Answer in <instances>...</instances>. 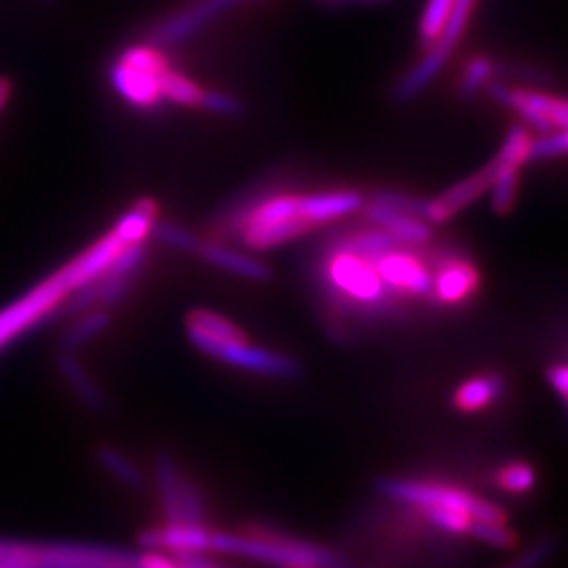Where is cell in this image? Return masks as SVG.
Returning <instances> with one entry per match:
<instances>
[{
	"mask_svg": "<svg viewBox=\"0 0 568 568\" xmlns=\"http://www.w3.org/2000/svg\"><path fill=\"white\" fill-rule=\"evenodd\" d=\"M366 194L354 187L314 192L262 190L225 211L215 227L251 251H272L295 243L316 227L337 224L365 209Z\"/></svg>",
	"mask_w": 568,
	"mask_h": 568,
	"instance_id": "6da1fadb",
	"label": "cell"
},
{
	"mask_svg": "<svg viewBox=\"0 0 568 568\" xmlns=\"http://www.w3.org/2000/svg\"><path fill=\"white\" fill-rule=\"evenodd\" d=\"M126 246L129 244L112 230L84 248L72 262L21 295L20 300L0 310V347L51 316L74 291L100 278Z\"/></svg>",
	"mask_w": 568,
	"mask_h": 568,
	"instance_id": "7a4b0ae2",
	"label": "cell"
},
{
	"mask_svg": "<svg viewBox=\"0 0 568 568\" xmlns=\"http://www.w3.org/2000/svg\"><path fill=\"white\" fill-rule=\"evenodd\" d=\"M379 493L415 509L427 525L457 537L476 539L485 523H506L508 514L497 504L445 480L429 478H384Z\"/></svg>",
	"mask_w": 568,
	"mask_h": 568,
	"instance_id": "3957f363",
	"label": "cell"
},
{
	"mask_svg": "<svg viewBox=\"0 0 568 568\" xmlns=\"http://www.w3.org/2000/svg\"><path fill=\"white\" fill-rule=\"evenodd\" d=\"M211 551L239 556L276 568L344 567V560L337 551L305 541L302 537L265 527L211 530Z\"/></svg>",
	"mask_w": 568,
	"mask_h": 568,
	"instance_id": "277c9868",
	"label": "cell"
},
{
	"mask_svg": "<svg viewBox=\"0 0 568 568\" xmlns=\"http://www.w3.org/2000/svg\"><path fill=\"white\" fill-rule=\"evenodd\" d=\"M0 565L13 568H140V556L100 546L0 539Z\"/></svg>",
	"mask_w": 568,
	"mask_h": 568,
	"instance_id": "5b68a950",
	"label": "cell"
},
{
	"mask_svg": "<svg viewBox=\"0 0 568 568\" xmlns=\"http://www.w3.org/2000/svg\"><path fill=\"white\" fill-rule=\"evenodd\" d=\"M478 0H455L447 21L426 49V55L410 65L405 74L398 79L394 87V100L398 103L413 102L417 95H422L432 82L438 79V74L445 70L453 51L459 47V42L466 34L467 26L476 11Z\"/></svg>",
	"mask_w": 568,
	"mask_h": 568,
	"instance_id": "8992f818",
	"label": "cell"
},
{
	"mask_svg": "<svg viewBox=\"0 0 568 568\" xmlns=\"http://www.w3.org/2000/svg\"><path fill=\"white\" fill-rule=\"evenodd\" d=\"M169 68L156 44H135L112 65L110 81L124 102L150 110L163 102L161 81Z\"/></svg>",
	"mask_w": 568,
	"mask_h": 568,
	"instance_id": "52a82bcc",
	"label": "cell"
},
{
	"mask_svg": "<svg viewBox=\"0 0 568 568\" xmlns=\"http://www.w3.org/2000/svg\"><path fill=\"white\" fill-rule=\"evenodd\" d=\"M487 93L501 108L514 112L527 129H535L544 135L568 129V98L506 84L501 79L490 82Z\"/></svg>",
	"mask_w": 568,
	"mask_h": 568,
	"instance_id": "ba28073f",
	"label": "cell"
},
{
	"mask_svg": "<svg viewBox=\"0 0 568 568\" xmlns=\"http://www.w3.org/2000/svg\"><path fill=\"white\" fill-rule=\"evenodd\" d=\"M483 286L476 262L457 244L438 243V262L434 272L436 312H459L471 304Z\"/></svg>",
	"mask_w": 568,
	"mask_h": 568,
	"instance_id": "9c48e42d",
	"label": "cell"
},
{
	"mask_svg": "<svg viewBox=\"0 0 568 568\" xmlns=\"http://www.w3.org/2000/svg\"><path fill=\"white\" fill-rule=\"evenodd\" d=\"M532 138L525 124H514L493 159V183H490V206L497 215H508L516 204L523 169L530 163Z\"/></svg>",
	"mask_w": 568,
	"mask_h": 568,
	"instance_id": "30bf717a",
	"label": "cell"
},
{
	"mask_svg": "<svg viewBox=\"0 0 568 568\" xmlns=\"http://www.w3.org/2000/svg\"><path fill=\"white\" fill-rule=\"evenodd\" d=\"M156 480L163 495L166 525H206L204 523L203 499L192 480H187L182 469L166 455L156 459Z\"/></svg>",
	"mask_w": 568,
	"mask_h": 568,
	"instance_id": "8fae6325",
	"label": "cell"
},
{
	"mask_svg": "<svg viewBox=\"0 0 568 568\" xmlns=\"http://www.w3.org/2000/svg\"><path fill=\"white\" fill-rule=\"evenodd\" d=\"M239 2L241 0H190L180 11L156 23V28L152 30V42L159 47L187 41Z\"/></svg>",
	"mask_w": 568,
	"mask_h": 568,
	"instance_id": "7c38bea8",
	"label": "cell"
},
{
	"mask_svg": "<svg viewBox=\"0 0 568 568\" xmlns=\"http://www.w3.org/2000/svg\"><path fill=\"white\" fill-rule=\"evenodd\" d=\"M493 183V161L471 173L466 180L453 183L443 194L429 199L426 204V222L443 225L455 220L467 206L480 201Z\"/></svg>",
	"mask_w": 568,
	"mask_h": 568,
	"instance_id": "4fadbf2b",
	"label": "cell"
},
{
	"mask_svg": "<svg viewBox=\"0 0 568 568\" xmlns=\"http://www.w3.org/2000/svg\"><path fill=\"white\" fill-rule=\"evenodd\" d=\"M185 331L190 342L213 358L225 347L248 339L241 326L211 310H192L185 318Z\"/></svg>",
	"mask_w": 568,
	"mask_h": 568,
	"instance_id": "5bb4252c",
	"label": "cell"
},
{
	"mask_svg": "<svg viewBox=\"0 0 568 568\" xmlns=\"http://www.w3.org/2000/svg\"><path fill=\"white\" fill-rule=\"evenodd\" d=\"M204 264L213 265L222 272L241 276L244 281L253 283H265L272 278V267L264 264L262 260L244 253L236 246L224 244L217 239H201V243L194 251Z\"/></svg>",
	"mask_w": 568,
	"mask_h": 568,
	"instance_id": "9a60e30c",
	"label": "cell"
},
{
	"mask_svg": "<svg viewBox=\"0 0 568 568\" xmlns=\"http://www.w3.org/2000/svg\"><path fill=\"white\" fill-rule=\"evenodd\" d=\"M361 213H365L368 224L377 225L379 230H384L398 243L426 246L434 241L432 224H427L426 220H422L417 215H408L403 211L389 209L384 204L371 203V201H366L365 209Z\"/></svg>",
	"mask_w": 568,
	"mask_h": 568,
	"instance_id": "2e32d148",
	"label": "cell"
},
{
	"mask_svg": "<svg viewBox=\"0 0 568 568\" xmlns=\"http://www.w3.org/2000/svg\"><path fill=\"white\" fill-rule=\"evenodd\" d=\"M506 394V377L497 371H485L466 377L453 389L450 406L462 415H476L495 405Z\"/></svg>",
	"mask_w": 568,
	"mask_h": 568,
	"instance_id": "e0dca14e",
	"label": "cell"
},
{
	"mask_svg": "<svg viewBox=\"0 0 568 568\" xmlns=\"http://www.w3.org/2000/svg\"><path fill=\"white\" fill-rule=\"evenodd\" d=\"M145 549H169L178 556L211 551V528L206 525H164L143 530L140 537Z\"/></svg>",
	"mask_w": 568,
	"mask_h": 568,
	"instance_id": "ac0fdd59",
	"label": "cell"
},
{
	"mask_svg": "<svg viewBox=\"0 0 568 568\" xmlns=\"http://www.w3.org/2000/svg\"><path fill=\"white\" fill-rule=\"evenodd\" d=\"M501 79V63L490 55H474L466 61L457 82V93L462 100H474L485 93L488 84Z\"/></svg>",
	"mask_w": 568,
	"mask_h": 568,
	"instance_id": "d6986e66",
	"label": "cell"
},
{
	"mask_svg": "<svg viewBox=\"0 0 568 568\" xmlns=\"http://www.w3.org/2000/svg\"><path fill=\"white\" fill-rule=\"evenodd\" d=\"M159 222V204L150 199H142L133 204L116 225L112 227L126 244L145 243Z\"/></svg>",
	"mask_w": 568,
	"mask_h": 568,
	"instance_id": "ffe728a7",
	"label": "cell"
},
{
	"mask_svg": "<svg viewBox=\"0 0 568 568\" xmlns=\"http://www.w3.org/2000/svg\"><path fill=\"white\" fill-rule=\"evenodd\" d=\"M60 371L61 375H63V379L68 382V386L72 387V392L79 396V400H81L82 405L89 406V408H93V410L102 408V389L91 379V375L74 361L72 352H61Z\"/></svg>",
	"mask_w": 568,
	"mask_h": 568,
	"instance_id": "44dd1931",
	"label": "cell"
},
{
	"mask_svg": "<svg viewBox=\"0 0 568 568\" xmlns=\"http://www.w3.org/2000/svg\"><path fill=\"white\" fill-rule=\"evenodd\" d=\"M495 487L511 497H523L537 487V471L528 462L514 459V462L497 467Z\"/></svg>",
	"mask_w": 568,
	"mask_h": 568,
	"instance_id": "7402d4cb",
	"label": "cell"
},
{
	"mask_svg": "<svg viewBox=\"0 0 568 568\" xmlns=\"http://www.w3.org/2000/svg\"><path fill=\"white\" fill-rule=\"evenodd\" d=\"M110 325V314L103 307H91L82 312L81 318L63 335L61 352H74L79 345L91 342Z\"/></svg>",
	"mask_w": 568,
	"mask_h": 568,
	"instance_id": "603a6c76",
	"label": "cell"
},
{
	"mask_svg": "<svg viewBox=\"0 0 568 568\" xmlns=\"http://www.w3.org/2000/svg\"><path fill=\"white\" fill-rule=\"evenodd\" d=\"M161 93L163 100L178 105H185V108H201V100H203L204 89H201L194 81H190L187 77H183L182 72L175 70H166L161 81Z\"/></svg>",
	"mask_w": 568,
	"mask_h": 568,
	"instance_id": "cb8c5ba5",
	"label": "cell"
},
{
	"mask_svg": "<svg viewBox=\"0 0 568 568\" xmlns=\"http://www.w3.org/2000/svg\"><path fill=\"white\" fill-rule=\"evenodd\" d=\"M366 201L371 203L384 204L389 209L403 211L408 215H417L422 220H426L427 199H419L415 194H408L403 190H394V187H379L373 194H366Z\"/></svg>",
	"mask_w": 568,
	"mask_h": 568,
	"instance_id": "d4e9b609",
	"label": "cell"
},
{
	"mask_svg": "<svg viewBox=\"0 0 568 568\" xmlns=\"http://www.w3.org/2000/svg\"><path fill=\"white\" fill-rule=\"evenodd\" d=\"M98 459L116 480H121L126 487H142V469L135 466L121 450L112 447L102 448L98 453Z\"/></svg>",
	"mask_w": 568,
	"mask_h": 568,
	"instance_id": "484cf974",
	"label": "cell"
},
{
	"mask_svg": "<svg viewBox=\"0 0 568 568\" xmlns=\"http://www.w3.org/2000/svg\"><path fill=\"white\" fill-rule=\"evenodd\" d=\"M453 4H455V0H427L422 20H419V41L424 49H427L440 34Z\"/></svg>",
	"mask_w": 568,
	"mask_h": 568,
	"instance_id": "4316f807",
	"label": "cell"
},
{
	"mask_svg": "<svg viewBox=\"0 0 568 568\" xmlns=\"http://www.w3.org/2000/svg\"><path fill=\"white\" fill-rule=\"evenodd\" d=\"M152 234H154L164 246H169V248H173V251H182V253H194L196 246L201 243V236H196L192 230H187V227H183V225L166 224V222H164V224L156 222Z\"/></svg>",
	"mask_w": 568,
	"mask_h": 568,
	"instance_id": "83f0119b",
	"label": "cell"
},
{
	"mask_svg": "<svg viewBox=\"0 0 568 568\" xmlns=\"http://www.w3.org/2000/svg\"><path fill=\"white\" fill-rule=\"evenodd\" d=\"M568 156V129L565 131H556L548 133L541 140H532V152H530V161H556Z\"/></svg>",
	"mask_w": 568,
	"mask_h": 568,
	"instance_id": "f1b7e54d",
	"label": "cell"
},
{
	"mask_svg": "<svg viewBox=\"0 0 568 568\" xmlns=\"http://www.w3.org/2000/svg\"><path fill=\"white\" fill-rule=\"evenodd\" d=\"M556 548H558V544L554 537H541L539 541H535L530 548L518 554L508 567L504 568H541L554 556Z\"/></svg>",
	"mask_w": 568,
	"mask_h": 568,
	"instance_id": "f546056e",
	"label": "cell"
},
{
	"mask_svg": "<svg viewBox=\"0 0 568 568\" xmlns=\"http://www.w3.org/2000/svg\"><path fill=\"white\" fill-rule=\"evenodd\" d=\"M201 108L224 119H236L243 114V103L224 91H204Z\"/></svg>",
	"mask_w": 568,
	"mask_h": 568,
	"instance_id": "4dcf8cb0",
	"label": "cell"
},
{
	"mask_svg": "<svg viewBox=\"0 0 568 568\" xmlns=\"http://www.w3.org/2000/svg\"><path fill=\"white\" fill-rule=\"evenodd\" d=\"M140 568H182L180 560H173L164 554H159L156 549H150L148 554L140 556Z\"/></svg>",
	"mask_w": 568,
	"mask_h": 568,
	"instance_id": "1f68e13d",
	"label": "cell"
},
{
	"mask_svg": "<svg viewBox=\"0 0 568 568\" xmlns=\"http://www.w3.org/2000/svg\"><path fill=\"white\" fill-rule=\"evenodd\" d=\"M180 567L182 568H227L224 565H217L209 560L204 554H187V556H178Z\"/></svg>",
	"mask_w": 568,
	"mask_h": 568,
	"instance_id": "d6a6232c",
	"label": "cell"
},
{
	"mask_svg": "<svg viewBox=\"0 0 568 568\" xmlns=\"http://www.w3.org/2000/svg\"><path fill=\"white\" fill-rule=\"evenodd\" d=\"M11 91H13V87H11V82L7 81V79H2L0 77V112L4 110V105L7 102L11 100Z\"/></svg>",
	"mask_w": 568,
	"mask_h": 568,
	"instance_id": "836d02e7",
	"label": "cell"
},
{
	"mask_svg": "<svg viewBox=\"0 0 568 568\" xmlns=\"http://www.w3.org/2000/svg\"><path fill=\"white\" fill-rule=\"evenodd\" d=\"M326 7H344V4H358V2H371V0H318Z\"/></svg>",
	"mask_w": 568,
	"mask_h": 568,
	"instance_id": "e575fe53",
	"label": "cell"
},
{
	"mask_svg": "<svg viewBox=\"0 0 568 568\" xmlns=\"http://www.w3.org/2000/svg\"><path fill=\"white\" fill-rule=\"evenodd\" d=\"M37 2H42V4H51V2H55V0H37Z\"/></svg>",
	"mask_w": 568,
	"mask_h": 568,
	"instance_id": "d590c367",
	"label": "cell"
},
{
	"mask_svg": "<svg viewBox=\"0 0 568 568\" xmlns=\"http://www.w3.org/2000/svg\"><path fill=\"white\" fill-rule=\"evenodd\" d=\"M0 568H13V567H4V565H0Z\"/></svg>",
	"mask_w": 568,
	"mask_h": 568,
	"instance_id": "8d00e7d4",
	"label": "cell"
},
{
	"mask_svg": "<svg viewBox=\"0 0 568 568\" xmlns=\"http://www.w3.org/2000/svg\"><path fill=\"white\" fill-rule=\"evenodd\" d=\"M253 2H262V0H253Z\"/></svg>",
	"mask_w": 568,
	"mask_h": 568,
	"instance_id": "74e56055",
	"label": "cell"
}]
</instances>
